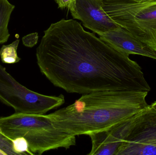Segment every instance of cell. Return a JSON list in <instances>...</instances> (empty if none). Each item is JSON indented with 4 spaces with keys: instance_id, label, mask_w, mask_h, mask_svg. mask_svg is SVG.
Masks as SVG:
<instances>
[{
    "instance_id": "obj_8",
    "label": "cell",
    "mask_w": 156,
    "mask_h": 155,
    "mask_svg": "<svg viewBox=\"0 0 156 155\" xmlns=\"http://www.w3.org/2000/svg\"><path fill=\"white\" fill-rule=\"evenodd\" d=\"M138 113L103 130L89 135L92 147L89 155H116Z\"/></svg>"
},
{
    "instance_id": "obj_16",
    "label": "cell",
    "mask_w": 156,
    "mask_h": 155,
    "mask_svg": "<svg viewBox=\"0 0 156 155\" xmlns=\"http://www.w3.org/2000/svg\"><path fill=\"white\" fill-rule=\"evenodd\" d=\"M151 106L153 108H154V109L156 110V101L155 102H154L153 103H152V104L151 105Z\"/></svg>"
},
{
    "instance_id": "obj_2",
    "label": "cell",
    "mask_w": 156,
    "mask_h": 155,
    "mask_svg": "<svg viewBox=\"0 0 156 155\" xmlns=\"http://www.w3.org/2000/svg\"><path fill=\"white\" fill-rule=\"evenodd\" d=\"M147 92L98 91L82 96L74 103L46 115L54 125L73 135H89L139 113L149 106Z\"/></svg>"
},
{
    "instance_id": "obj_10",
    "label": "cell",
    "mask_w": 156,
    "mask_h": 155,
    "mask_svg": "<svg viewBox=\"0 0 156 155\" xmlns=\"http://www.w3.org/2000/svg\"><path fill=\"white\" fill-rule=\"evenodd\" d=\"M14 8L8 0H0V44L6 42L10 36L8 25Z\"/></svg>"
},
{
    "instance_id": "obj_3",
    "label": "cell",
    "mask_w": 156,
    "mask_h": 155,
    "mask_svg": "<svg viewBox=\"0 0 156 155\" xmlns=\"http://www.w3.org/2000/svg\"><path fill=\"white\" fill-rule=\"evenodd\" d=\"M0 131L12 140L25 138L33 155L58 148L69 149L76 144V136L56 127L44 114L15 113L1 117Z\"/></svg>"
},
{
    "instance_id": "obj_11",
    "label": "cell",
    "mask_w": 156,
    "mask_h": 155,
    "mask_svg": "<svg viewBox=\"0 0 156 155\" xmlns=\"http://www.w3.org/2000/svg\"><path fill=\"white\" fill-rule=\"evenodd\" d=\"M19 42V39H17L10 44L2 45L0 50V56L3 63L14 64L18 62L21 60L17 53Z\"/></svg>"
},
{
    "instance_id": "obj_18",
    "label": "cell",
    "mask_w": 156,
    "mask_h": 155,
    "mask_svg": "<svg viewBox=\"0 0 156 155\" xmlns=\"http://www.w3.org/2000/svg\"><path fill=\"white\" fill-rule=\"evenodd\" d=\"M133 1H136V2H144V1H150V0H133Z\"/></svg>"
},
{
    "instance_id": "obj_1",
    "label": "cell",
    "mask_w": 156,
    "mask_h": 155,
    "mask_svg": "<svg viewBox=\"0 0 156 155\" xmlns=\"http://www.w3.org/2000/svg\"><path fill=\"white\" fill-rule=\"evenodd\" d=\"M36 50L41 73L56 87L85 94L105 90H151L138 63L77 21L62 19L45 31Z\"/></svg>"
},
{
    "instance_id": "obj_9",
    "label": "cell",
    "mask_w": 156,
    "mask_h": 155,
    "mask_svg": "<svg viewBox=\"0 0 156 155\" xmlns=\"http://www.w3.org/2000/svg\"><path fill=\"white\" fill-rule=\"evenodd\" d=\"M99 35L102 41L122 53L138 55L156 60V52L122 26Z\"/></svg>"
},
{
    "instance_id": "obj_7",
    "label": "cell",
    "mask_w": 156,
    "mask_h": 155,
    "mask_svg": "<svg viewBox=\"0 0 156 155\" xmlns=\"http://www.w3.org/2000/svg\"><path fill=\"white\" fill-rule=\"evenodd\" d=\"M104 0H75L68 8L73 18L98 35L120 26L103 9Z\"/></svg>"
},
{
    "instance_id": "obj_14",
    "label": "cell",
    "mask_w": 156,
    "mask_h": 155,
    "mask_svg": "<svg viewBox=\"0 0 156 155\" xmlns=\"http://www.w3.org/2000/svg\"><path fill=\"white\" fill-rule=\"evenodd\" d=\"M38 39V33L35 32L29 34L24 36L22 39V41L25 46L28 47H33L37 44Z\"/></svg>"
},
{
    "instance_id": "obj_15",
    "label": "cell",
    "mask_w": 156,
    "mask_h": 155,
    "mask_svg": "<svg viewBox=\"0 0 156 155\" xmlns=\"http://www.w3.org/2000/svg\"><path fill=\"white\" fill-rule=\"evenodd\" d=\"M55 1L58 5L59 8L61 9L67 8L68 9L71 4L75 0H55Z\"/></svg>"
},
{
    "instance_id": "obj_5",
    "label": "cell",
    "mask_w": 156,
    "mask_h": 155,
    "mask_svg": "<svg viewBox=\"0 0 156 155\" xmlns=\"http://www.w3.org/2000/svg\"><path fill=\"white\" fill-rule=\"evenodd\" d=\"M0 101L16 113L44 115L64 104L65 96L44 95L19 83L0 64Z\"/></svg>"
},
{
    "instance_id": "obj_6",
    "label": "cell",
    "mask_w": 156,
    "mask_h": 155,
    "mask_svg": "<svg viewBox=\"0 0 156 155\" xmlns=\"http://www.w3.org/2000/svg\"><path fill=\"white\" fill-rule=\"evenodd\" d=\"M116 155H156V110L139 112Z\"/></svg>"
},
{
    "instance_id": "obj_13",
    "label": "cell",
    "mask_w": 156,
    "mask_h": 155,
    "mask_svg": "<svg viewBox=\"0 0 156 155\" xmlns=\"http://www.w3.org/2000/svg\"><path fill=\"white\" fill-rule=\"evenodd\" d=\"M12 140L0 131V150L6 155H18L13 148Z\"/></svg>"
},
{
    "instance_id": "obj_17",
    "label": "cell",
    "mask_w": 156,
    "mask_h": 155,
    "mask_svg": "<svg viewBox=\"0 0 156 155\" xmlns=\"http://www.w3.org/2000/svg\"><path fill=\"white\" fill-rule=\"evenodd\" d=\"M0 155H6V154L4 152L2 151V150H0Z\"/></svg>"
},
{
    "instance_id": "obj_12",
    "label": "cell",
    "mask_w": 156,
    "mask_h": 155,
    "mask_svg": "<svg viewBox=\"0 0 156 155\" xmlns=\"http://www.w3.org/2000/svg\"><path fill=\"white\" fill-rule=\"evenodd\" d=\"M13 148L15 152L18 154L32 155L29 148L28 142L23 137H17L12 140Z\"/></svg>"
},
{
    "instance_id": "obj_4",
    "label": "cell",
    "mask_w": 156,
    "mask_h": 155,
    "mask_svg": "<svg viewBox=\"0 0 156 155\" xmlns=\"http://www.w3.org/2000/svg\"><path fill=\"white\" fill-rule=\"evenodd\" d=\"M103 9L116 23L156 52V0H104Z\"/></svg>"
}]
</instances>
